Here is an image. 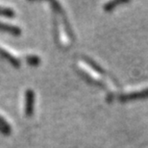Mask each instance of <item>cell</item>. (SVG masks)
Wrapping results in <instances>:
<instances>
[{
  "mask_svg": "<svg viewBox=\"0 0 148 148\" xmlns=\"http://www.w3.org/2000/svg\"><path fill=\"white\" fill-rule=\"evenodd\" d=\"M0 14H3V16H13L14 12L10 10V9L0 7Z\"/></svg>",
  "mask_w": 148,
  "mask_h": 148,
  "instance_id": "cell-4",
  "label": "cell"
},
{
  "mask_svg": "<svg viewBox=\"0 0 148 148\" xmlns=\"http://www.w3.org/2000/svg\"><path fill=\"white\" fill-rule=\"evenodd\" d=\"M0 29L3 31L9 32L12 33L13 35H19L20 34V29L16 27V26H12V25H7V24H3L0 22Z\"/></svg>",
  "mask_w": 148,
  "mask_h": 148,
  "instance_id": "cell-2",
  "label": "cell"
},
{
  "mask_svg": "<svg viewBox=\"0 0 148 148\" xmlns=\"http://www.w3.org/2000/svg\"><path fill=\"white\" fill-rule=\"evenodd\" d=\"M10 130L11 128H10V126H9V124L6 122L2 117H0V131L5 133V134H9Z\"/></svg>",
  "mask_w": 148,
  "mask_h": 148,
  "instance_id": "cell-3",
  "label": "cell"
},
{
  "mask_svg": "<svg viewBox=\"0 0 148 148\" xmlns=\"http://www.w3.org/2000/svg\"><path fill=\"white\" fill-rule=\"evenodd\" d=\"M33 104H34V94L32 90H28L26 93V106H25V112L26 114L29 115L32 114L33 111Z\"/></svg>",
  "mask_w": 148,
  "mask_h": 148,
  "instance_id": "cell-1",
  "label": "cell"
}]
</instances>
